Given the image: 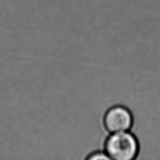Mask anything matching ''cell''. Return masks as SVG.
<instances>
[{
    "instance_id": "2",
    "label": "cell",
    "mask_w": 160,
    "mask_h": 160,
    "mask_svg": "<svg viewBox=\"0 0 160 160\" xmlns=\"http://www.w3.org/2000/svg\"><path fill=\"white\" fill-rule=\"evenodd\" d=\"M133 117L128 108L122 105L112 106L105 112L103 125L109 134L131 131Z\"/></svg>"
},
{
    "instance_id": "3",
    "label": "cell",
    "mask_w": 160,
    "mask_h": 160,
    "mask_svg": "<svg viewBox=\"0 0 160 160\" xmlns=\"http://www.w3.org/2000/svg\"><path fill=\"white\" fill-rule=\"evenodd\" d=\"M87 160H110L105 151H96L90 154L87 159Z\"/></svg>"
},
{
    "instance_id": "1",
    "label": "cell",
    "mask_w": 160,
    "mask_h": 160,
    "mask_svg": "<svg viewBox=\"0 0 160 160\" xmlns=\"http://www.w3.org/2000/svg\"><path fill=\"white\" fill-rule=\"evenodd\" d=\"M139 149L138 139L128 131L110 134L105 141L104 150L110 159L136 160Z\"/></svg>"
}]
</instances>
